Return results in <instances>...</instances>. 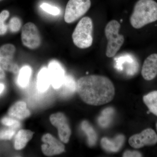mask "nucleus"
I'll return each mask as SVG.
<instances>
[{"instance_id":"nucleus-17","label":"nucleus","mask_w":157,"mask_h":157,"mask_svg":"<svg viewBox=\"0 0 157 157\" xmlns=\"http://www.w3.org/2000/svg\"><path fill=\"white\" fill-rule=\"evenodd\" d=\"M51 79L48 69L44 67L39 71L37 77V88L39 91L44 92L50 86Z\"/></svg>"},{"instance_id":"nucleus-5","label":"nucleus","mask_w":157,"mask_h":157,"mask_svg":"<svg viewBox=\"0 0 157 157\" xmlns=\"http://www.w3.org/2000/svg\"><path fill=\"white\" fill-rule=\"evenodd\" d=\"M90 0H69L66 6L65 22L72 23L87 12L91 6Z\"/></svg>"},{"instance_id":"nucleus-31","label":"nucleus","mask_w":157,"mask_h":157,"mask_svg":"<svg viewBox=\"0 0 157 157\" xmlns=\"http://www.w3.org/2000/svg\"><path fill=\"white\" fill-rule=\"evenodd\" d=\"M156 128H157V123L156 124Z\"/></svg>"},{"instance_id":"nucleus-22","label":"nucleus","mask_w":157,"mask_h":157,"mask_svg":"<svg viewBox=\"0 0 157 157\" xmlns=\"http://www.w3.org/2000/svg\"><path fill=\"white\" fill-rule=\"evenodd\" d=\"M21 27L20 19L17 17L11 18L9 23V28L12 33H17L20 30Z\"/></svg>"},{"instance_id":"nucleus-27","label":"nucleus","mask_w":157,"mask_h":157,"mask_svg":"<svg viewBox=\"0 0 157 157\" xmlns=\"http://www.w3.org/2000/svg\"><path fill=\"white\" fill-rule=\"evenodd\" d=\"M7 26L5 21L0 19V36H3L7 33Z\"/></svg>"},{"instance_id":"nucleus-1","label":"nucleus","mask_w":157,"mask_h":157,"mask_svg":"<svg viewBox=\"0 0 157 157\" xmlns=\"http://www.w3.org/2000/svg\"><path fill=\"white\" fill-rule=\"evenodd\" d=\"M76 90L82 101L93 106L109 103L115 95V88L111 80L100 75L79 78L76 82Z\"/></svg>"},{"instance_id":"nucleus-19","label":"nucleus","mask_w":157,"mask_h":157,"mask_svg":"<svg viewBox=\"0 0 157 157\" xmlns=\"http://www.w3.org/2000/svg\"><path fill=\"white\" fill-rule=\"evenodd\" d=\"M143 101L150 111L157 116V91H154L144 96Z\"/></svg>"},{"instance_id":"nucleus-21","label":"nucleus","mask_w":157,"mask_h":157,"mask_svg":"<svg viewBox=\"0 0 157 157\" xmlns=\"http://www.w3.org/2000/svg\"><path fill=\"white\" fill-rule=\"evenodd\" d=\"M114 113V109L111 107L104 109L98 119L99 124L102 128H107L109 126L112 122Z\"/></svg>"},{"instance_id":"nucleus-20","label":"nucleus","mask_w":157,"mask_h":157,"mask_svg":"<svg viewBox=\"0 0 157 157\" xmlns=\"http://www.w3.org/2000/svg\"><path fill=\"white\" fill-rule=\"evenodd\" d=\"M18 73L17 83L21 87H25L29 84L32 74V69L29 66H25L21 68Z\"/></svg>"},{"instance_id":"nucleus-14","label":"nucleus","mask_w":157,"mask_h":157,"mask_svg":"<svg viewBox=\"0 0 157 157\" xmlns=\"http://www.w3.org/2000/svg\"><path fill=\"white\" fill-rule=\"evenodd\" d=\"M10 116L19 120L25 119L31 115L30 111L23 101H18L12 105L8 111Z\"/></svg>"},{"instance_id":"nucleus-2","label":"nucleus","mask_w":157,"mask_h":157,"mask_svg":"<svg viewBox=\"0 0 157 157\" xmlns=\"http://www.w3.org/2000/svg\"><path fill=\"white\" fill-rule=\"evenodd\" d=\"M157 21V3L154 0H138L134 6L130 21L134 28H141Z\"/></svg>"},{"instance_id":"nucleus-6","label":"nucleus","mask_w":157,"mask_h":157,"mask_svg":"<svg viewBox=\"0 0 157 157\" xmlns=\"http://www.w3.org/2000/svg\"><path fill=\"white\" fill-rule=\"evenodd\" d=\"M21 38L23 44L29 49H36L41 45V38L39 30L33 23H27L23 26Z\"/></svg>"},{"instance_id":"nucleus-8","label":"nucleus","mask_w":157,"mask_h":157,"mask_svg":"<svg viewBox=\"0 0 157 157\" xmlns=\"http://www.w3.org/2000/svg\"><path fill=\"white\" fill-rule=\"evenodd\" d=\"M157 143V135L151 128L144 130L139 134L132 135L129 139V144L133 148H140L146 145H152Z\"/></svg>"},{"instance_id":"nucleus-16","label":"nucleus","mask_w":157,"mask_h":157,"mask_svg":"<svg viewBox=\"0 0 157 157\" xmlns=\"http://www.w3.org/2000/svg\"><path fill=\"white\" fill-rule=\"evenodd\" d=\"M33 132L28 130H21L16 135L14 141V148L19 150L25 147L28 142L31 140Z\"/></svg>"},{"instance_id":"nucleus-30","label":"nucleus","mask_w":157,"mask_h":157,"mask_svg":"<svg viewBox=\"0 0 157 157\" xmlns=\"http://www.w3.org/2000/svg\"><path fill=\"white\" fill-rule=\"evenodd\" d=\"M5 89V85L3 83H0V94L2 93Z\"/></svg>"},{"instance_id":"nucleus-15","label":"nucleus","mask_w":157,"mask_h":157,"mask_svg":"<svg viewBox=\"0 0 157 157\" xmlns=\"http://www.w3.org/2000/svg\"><path fill=\"white\" fill-rule=\"evenodd\" d=\"M57 90H59V92L63 97H70L76 90V82L72 76H65L62 85Z\"/></svg>"},{"instance_id":"nucleus-11","label":"nucleus","mask_w":157,"mask_h":157,"mask_svg":"<svg viewBox=\"0 0 157 157\" xmlns=\"http://www.w3.org/2000/svg\"><path fill=\"white\" fill-rule=\"evenodd\" d=\"M51 83L54 88L58 89L64 79L65 72L63 68L56 61H52L48 67Z\"/></svg>"},{"instance_id":"nucleus-7","label":"nucleus","mask_w":157,"mask_h":157,"mask_svg":"<svg viewBox=\"0 0 157 157\" xmlns=\"http://www.w3.org/2000/svg\"><path fill=\"white\" fill-rule=\"evenodd\" d=\"M15 51L16 48L12 44L2 45L0 48V65L3 70L17 74L19 69L13 60Z\"/></svg>"},{"instance_id":"nucleus-23","label":"nucleus","mask_w":157,"mask_h":157,"mask_svg":"<svg viewBox=\"0 0 157 157\" xmlns=\"http://www.w3.org/2000/svg\"><path fill=\"white\" fill-rule=\"evenodd\" d=\"M40 7L43 11H45L48 14H52V15H58L59 14L60 12V9L58 8L51 6L47 3H42L40 6Z\"/></svg>"},{"instance_id":"nucleus-4","label":"nucleus","mask_w":157,"mask_h":157,"mask_svg":"<svg viewBox=\"0 0 157 157\" xmlns=\"http://www.w3.org/2000/svg\"><path fill=\"white\" fill-rule=\"evenodd\" d=\"M120 28V24L115 20L110 21L106 26L105 34L108 41L106 55L108 57L115 56L123 45L124 38L119 33Z\"/></svg>"},{"instance_id":"nucleus-3","label":"nucleus","mask_w":157,"mask_h":157,"mask_svg":"<svg viewBox=\"0 0 157 157\" xmlns=\"http://www.w3.org/2000/svg\"><path fill=\"white\" fill-rule=\"evenodd\" d=\"M93 23L89 17L82 18L75 28L72 35L74 45L78 48H86L92 45Z\"/></svg>"},{"instance_id":"nucleus-29","label":"nucleus","mask_w":157,"mask_h":157,"mask_svg":"<svg viewBox=\"0 0 157 157\" xmlns=\"http://www.w3.org/2000/svg\"><path fill=\"white\" fill-rule=\"evenodd\" d=\"M5 77V73L2 68L0 65V79H2Z\"/></svg>"},{"instance_id":"nucleus-25","label":"nucleus","mask_w":157,"mask_h":157,"mask_svg":"<svg viewBox=\"0 0 157 157\" xmlns=\"http://www.w3.org/2000/svg\"><path fill=\"white\" fill-rule=\"evenodd\" d=\"M15 129L12 128L6 129L0 132L1 140H10L15 134Z\"/></svg>"},{"instance_id":"nucleus-13","label":"nucleus","mask_w":157,"mask_h":157,"mask_svg":"<svg viewBox=\"0 0 157 157\" xmlns=\"http://www.w3.org/2000/svg\"><path fill=\"white\" fill-rule=\"evenodd\" d=\"M125 140L124 135H119L113 139L104 137L101 139V145L102 148L109 152H117L123 146Z\"/></svg>"},{"instance_id":"nucleus-9","label":"nucleus","mask_w":157,"mask_h":157,"mask_svg":"<svg viewBox=\"0 0 157 157\" xmlns=\"http://www.w3.org/2000/svg\"><path fill=\"white\" fill-rule=\"evenodd\" d=\"M50 120L51 124L57 128L59 136L61 141L67 143L71 136V130L65 114L62 113H54L51 115Z\"/></svg>"},{"instance_id":"nucleus-10","label":"nucleus","mask_w":157,"mask_h":157,"mask_svg":"<svg viewBox=\"0 0 157 157\" xmlns=\"http://www.w3.org/2000/svg\"><path fill=\"white\" fill-rule=\"evenodd\" d=\"M42 150L44 155L47 156L61 154L64 151L65 146L55 137L50 134H46L42 136Z\"/></svg>"},{"instance_id":"nucleus-32","label":"nucleus","mask_w":157,"mask_h":157,"mask_svg":"<svg viewBox=\"0 0 157 157\" xmlns=\"http://www.w3.org/2000/svg\"><path fill=\"white\" fill-rule=\"evenodd\" d=\"M0 1H1V0H0Z\"/></svg>"},{"instance_id":"nucleus-12","label":"nucleus","mask_w":157,"mask_h":157,"mask_svg":"<svg viewBox=\"0 0 157 157\" xmlns=\"http://www.w3.org/2000/svg\"><path fill=\"white\" fill-rule=\"evenodd\" d=\"M141 75L146 80H152L157 75V54L147 57L144 63Z\"/></svg>"},{"instance_id":"nucleus-18","label":"nucleus","mask_w":157,"mask_h":157,"mask_svg":"<svg viewBox=\"0 0 157 157\" xmlns=\"http://www.w3.org/2000/svg\"><path fill=\"white\" fill-rule=\"evenodd\" d=\"M82 130L87 136L88 144L90 147L95 145L98 140V135L94 128L86 121H84L81 124Z\"/></svg>"},{"instance_id":"nucleus-26","label":"nucleus","mask_w":157,"mask_h":157,"mask_svg":"<svg viewBox=\"0 0 157 157\" xmlns=\"http://www.w3.org/2000/svg\"><path fill=\"white\" fill-rule=\"evenodd\" d=\"M142 156V154L137 151H126L123 155V157H140Z\"/></svg>"},{"instance_id":"nucleus-28","label":"nucleus","mask_w":157,"mask_h":157,"mask_svg":"<svg viewBox=\"0 0 157 157\" xmlns=\"http://www.w3.org/2000/svg\"><path fill=\"white\" fill-rule=\"evenodd\" d=\"M9 14L10 13L9 11L7 10H3L0 13V19L5 21L9 17Z\"/></svg>"},{"instance_id":"nucleus-24","label":"nucleus","mask_w":157,"mask_h":157,"mask_svg":"<svg viewBox=\"0 0 157 157\" xmlns=\"http://www.w3.org/2000/svg\"><path fill=\"white\" fill-rule=\"evenodd\" d=\"M1 122L3 124L10 127L11 128L14 129L18 128L20 127V123L19 122L12 118L7 117L3 118L1 120Z\"/></svg>"}]
</instances>
